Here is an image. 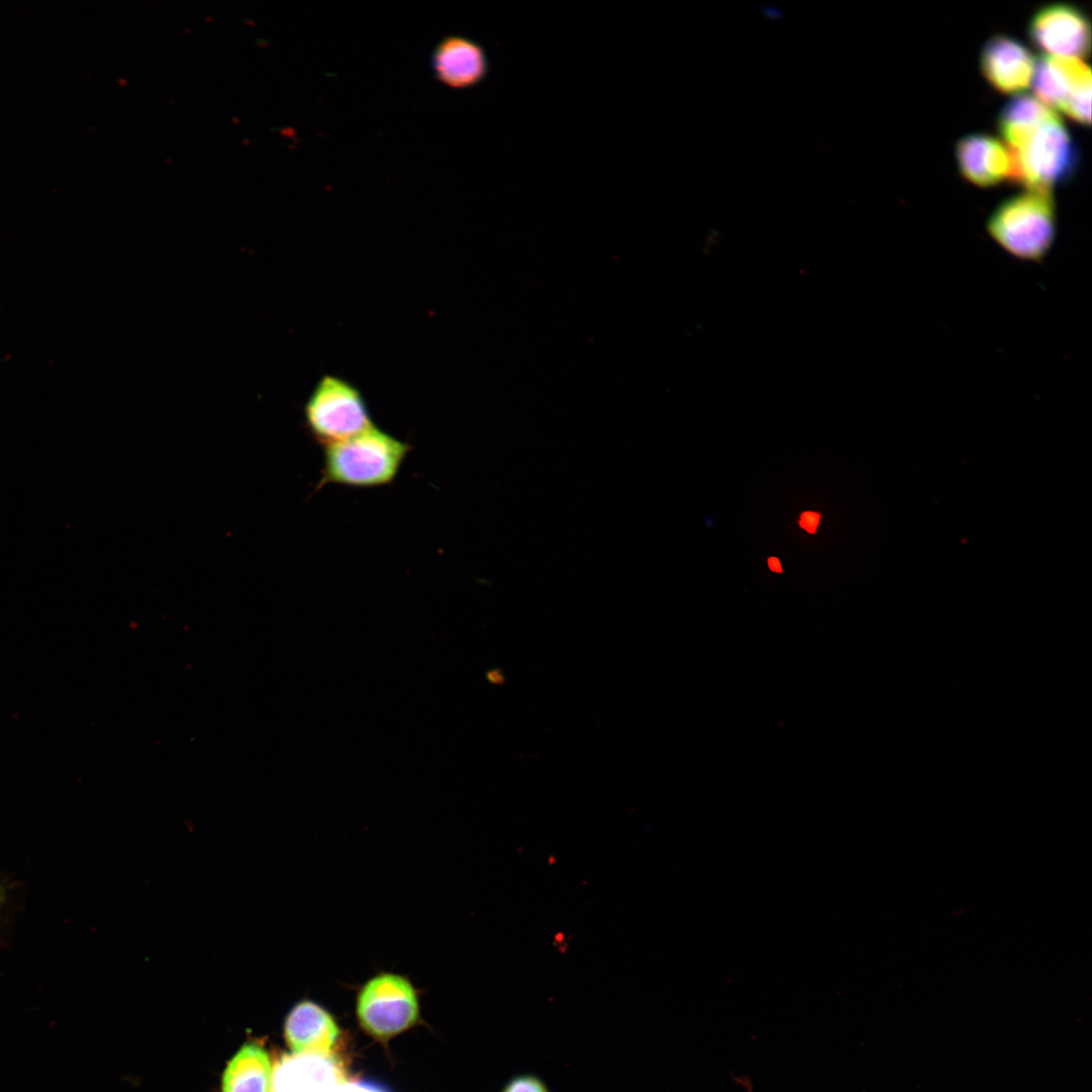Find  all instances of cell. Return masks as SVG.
Returning <instances> with one entry per match:
<instances>
[{"instance_id":"obj_1","label":"cell","mask_w":1092,"mask_h":1092,"mask_svg":"<svg viewBox=\"0 0 1092 1092\" xmlns=\"http://www.w3.org/2000/svg\"><path fill=\"white\" fill-rule=\"evenodd\" d=\"M412 447L372 425L342 442L324 447L317 487L337 484L368 488L390 484Z\"/></svg>"},{"instance_id":"obj_2","label":"cell","mask_w":1092,"mask_h":1092,"mask_svg":"<svg viewBox=\"0 0 1092 1092\" xmlns=\"http://www.w3.org/2000/svg\"><path fill=\"white\" fill-rule=\"evenodd\" d=\"M986 229L1011 257L1042 262L1057 238V210L1052 191L1027 189L1005 199L989 215Z\"/></svg>"},{"instance_id":"obj_3","label":"cell","mask_w":1092,"mask_h":1092,"mask_svg":"<svg viewBox=\"0 0 1092 1092\" xmlns=\"http://www.w3.org/2000/svg\"><path fill=\"white\" fill-rule=\"evenodd\" d=\"M1008 151L1009 179L1033 190L1052 191L1073 174L1078 162L1076 145L1060 117L1040 124Z\"/></svg>"},{"instance_id":"obj_4","label":"cell","mask_w":1092,"mask_h":1092,"mask_svg":"<svg viewBox=\"0 0 1092 1092\" xmlns=\"http://www.w3.org/2000/svg\"><path fill=\"white\" fill-rule=\"evenodd\" d=\"M303 416L309 435L323 447L354 437L373 425L361 392L332 375L315 385Z\"/></svg>"},{"instance_id":"obj_5","label":"cell","mask_w":1092,"mask_h":1092,"mask_svg":"<svg viewBox=\"0 0 1092 1092\" xmlns=\"http://www.w3.org/2000/svg\"><path fill=\"white\" fill-rule=\"evenodd\" d=\"M356 1014L366 1032L386 1039L417 1022L419 992L407 976L379 971L360 986Z\"/></svg>"},{"instance_id":"obj_6","label":"cell","mask_w":1092,"mask_h":1092,"mask_svg":"<svg viewBox=\"0 0 1092 1092\" xmlns=\"http://www.w3.org/2000/svg\"><path fill=\"white\" fill-rule=\"evenodd\" d=\"M1031 83L1041 103L1090 124L1091 70L1080 59L1042 56L1034 66Z\"/></svg>"},{"instance_id":"obj_7","label":"cell","mask_w":1092,"mask_h":1092,"mask_svg":"<svg viewBox=\"0 0 1092 1092\" xmlns=\"http://www.w3.org/2000/svg\"><path fill=\"white\" fill-rule=\"evenodd\" d=\"M1090 22L1085 13L1067 3L1038 9L1028 24V36L1038 50L1053 57H1086L1090 52Z\"/></svg>"},{"instance_id":"obj_8","label":"cell","mask_w":1092,"mask_h":1092,"mask_svg":"<svg viewBox=\"0 0 1092 1092\" xmlns=\"http://www.w3.org/2000/svg\"><path fill=\"white\" fill-rule=\"evenodd\" d=\"M431 66L436 79L447 87L468 89L484 81L489 59L484 48L463 35H449L433 51Z\"/></svg>"},{"instance_id":"obj_9","label":"cell","mask_w":1092,"mask_h":1092,"mask_svg":"<svg viewBox=\"0 0 1092 1092\" xmlns=\"http://www.w3.org/2000/svg\"><path fill=\"white\" fill-rule=\"evenodd\" d=\"M347 1079L332 1054L284 1055L274 1066L270 1092H329Z\"/></svg>"},{"instance_id":"obj_10","label":"cell","mask_w":1092,"mask_h":1092,"mask_svg":"<svg viewBox=\"0 0 1092 1092\" xmlns=\"http://www.w3.org/2000/svg\"><path fill=\"white\" fill-rule=\"evenodd\" d=\"M1035 62L1018 40L1002 34L989 38L980 55V68L986 80L1005 94L1020 93L1031 84Z\"/></svg>"},{"instance_id":"obj_11","label":"cell","mask_w":1092,"mask_h":1092,"mask_svg":"<svg viewBox=\"0 0 1092 1092\" xmlns=\"http://www.w3.org/2000/svg\"><path fill=\"white\" fill-rule=\"evenodd\" d=\"M956 158L962 175L978 186H994L1010 177L1009 151L991 135L972 133L962 138L957 144Z\"/></svg>"},{"instance_id":"obj_12","label":"cell","mask_w":1092,"mask_h":1092,"mask_svg":"<svg viewBox=\"0 0 1092 1092\" xmlns=\"http://www.w3.org/2000/svg\"><path fill=\"white\" fill-rule=\"evenodd\" d=\"M338 1036L333 1016L312 1000L297 1002L286 1016L284 1037L292 1054L329 1055Z\"/></svg>"},{"instance_id":"obj_13","label":"cell","mask_w":1092,"mask_h":1092,"mask_svg":"<svg viewBox=\"0 0 1092 1092\" xmlns=\"http://www.w3.org/2000/svg\"><path fill=\"white\" fill-rule=\"evenodd\" d=\"M273 1068L260 1044H244L230 1060L221 1079L222 1092H270Z\"/></svg>"},{"instance_id":"obj_14","label":"cell","mask_w":1092,"mask_h":1092,"mask_svg":"<svg viewBox=\"0 0 1092 1092\" xmlns=\"http://www.w3.org/2000/svg\"><path fill=\"white\" fill-rule=\"evenodd\" d=\"M1059 115L1038 99L1020 94L1010 99L998 117L999 130L1008 146L1016 144L1038 125Z\"/></svg>"},{"instance_id":"obj_15","label":"cell","mask_w":1092,"mask_h":1092,"mask_svg":"<svg viewBox=\"0 0 1092 1092\" xmlns=\"http://www.w3.org/2000/svg\"><path fill=\"white\" fill-rule=\"evenodd\" d=\"M502 1092H550V1090L538 1076L523 1074L512 1078Z\"/></svg>"},{"instance_id":"obj_16","label":"cell","mask_w":1092,"mask_h":1092,"mask_svg":"<svg viewBox=\"0 0 1092 1092\" xmlns=\"http://www.w3.org/2000/svg\"><path fill=\"white\" fill-rule=\"evenodd\" d=\"M329 1092H389L380 1084L368 1080H345Z\"/></svg>"},{"instance_id":"obj_17","label":"cell","mask_w":1092,"mask_h":1092,"mask_svg":"<svg viewBox=\"0 0 1092 1092\" xmlns=\"http://www.w3.org/2000/svg\"><path fill=\"white\" fill-rule=\"evenodd\" d=\"M819 519H820L819 514L814 513V512H805V513L802 514L801 519L799 521V524L806 531L813 534V533H815V531L817 529V526L819 524Z\"/></svg>"},{"instance_id":"obj_18","label":"cell","mask_w":1092,"mask_h":1092,"mask_svg":"<svg viewBox=\"0 0 1092 1092\" xmlns=\"http://www.w3.org/2000/svg\"><path fill=\"white\" fill-rule=\"evenodd\" d=\"M732 1083L743 1090L744 1092H753L754 1083L753 1080L744 1073H735L731 1075Z\"/></svg>"},{"instance_id":"obj_19","label":"cell","mask_w":1092,"mask_h":1092,"mask_svg":"<svg viewBox=\"0 0 1092 1092\" xmlns=\"http://www.w3.org/2000/svg\"><path fill=\"white\" fill-rule=\"evenodd\" d=\"M767 564L770 570L775 572H782V565L777 557H770L767 559Z\"/></svg>"},{"instance_id":"obj_20","label":"cell","mask_w":1092,"mask_h":1092,"mask_svg":"<svg viewBox=\"0 0 1092 1092\" xmlns=\"http://www.w3.org/2000/svg\"><path fill=\"white\" fill-rule=\"evenodd\" d=\"M4 901H5V889L3 888L2 884L0 883V910H1L2 906H3V904H4Z\"/></svg>"}]
</instances>
